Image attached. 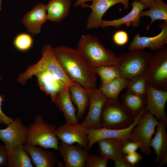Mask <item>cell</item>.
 Segmentation results:
<instances>
[{
	"label": "cell",
	"instance_id": "6da1fadb",
	"mask_svg": "<svg viewBox=\"0 0 167 167\" xmlns=\"http://www.w3.org/2000/svg\"><path fill=\"white\" fill-rule=\"evenodd\" d=\"M53 49L56 58L71 80L86 89L96 88V74L94 68L77 49L63 46Z\"/></svg>",
	"mask_w": 167,
	"mask_h": 167
},
{
	"label": "cell",
	"instance_id": "7a4b0ae2",
	"mask_svg": "<svg viewBox=\"0 0 167 167\" xmlns=\"http://www.w3.org/2000/svg\"><path fill=\"white\" fill-rule=\"evenodd\" d=\"M42 57L36 63L28 66L26 71L19 75L17 81L24 85L27 81L37 72L47 71L56 75L69 88L77 85L68 77L56 58L53 48L46 44L42 49Z\"/></svg>",
	"mask_w": 167,
	"mask_h": 167
},
{
	"label": "cell",
	"instance_id": "3957f363",
	"mask_svg": "<svg viewBox=\"0 0 167 167\" xmlns=\"http://www.w3.org/2000/svg\"><path fill=\"white\" fill-rule=\"evenodd\" d=\"M77 49L95 68L102 66L119 64L118 57L111 50L107 49L99 39L90 34L82 35Z\"/></svg>",
	"mask_w": 167,
	"mask_h": 167
},
{
	"label": "cell",
	"instance_id": "277c9868",
	"mask_svg": "<svg viewBox=\"0 0 167 167\" xmlns=\"http://www.w3.org/2000/svg\"><path fill=\"white\" fill-rule=\"evenodd\" d=\"M153 54L144 50H130L118 57L121 76L129 79L144 75Z\"/></svg>",
	"mask_w": 167,
	"mask_h": 167
},
{
	"label": "cell",
	"instance_id": "5b68a950",
	"mask_svg": "<svg viewBox=\"0 0 167 167\" xmlns=\"http://www.w3.org/2000/svg\"><path fill=\"white\" fill-rule=\"evenodd\" d=\"M55 127L45 121L43 116H36L28 127L26 143L57 150L58 139L54 133Z\"/></svg>",
	"mask_w": 167,
	"mask_h": 167
},
{
	"label": "cell",
	"instance_id": "8992f818",
	"mask_svg": "<svg viewBox=\"0 0 167 167\" xmlns=\"http://www.w3.org/2000/svg\"><path fill=\"white\" fill-rule=\"evenodd\" d=\"M135 118L133 117L118 99H109L103 106L100 122L101 127L122 130L130 126Z\"/></svg>",
	"mask_w": 167,
	"mask_h": 167
},
{
	"label": "cell",
	"instance_id": "52a82bcc",
	"mask_svg": "<svg viewBox=\"0 0 167 167\" xmlns=\"http://www.w3.org/2000/svg\"><path fill=\"white\" fill-rule=\"evenodd\" d=\"M146 85L167 91V47L153 55L144 75Z\"/></svg>",
	"mask_w": 167,
	"mask_h": 167
},
{
	"label": "cell",
	"instance_id": "ba28073f",
	"mask_svg": "<svg viewBox=\"0 0 167 167\" xmlns=\"http://www.w3.org/2000/svg\"><path fill=\"white\" fill-rule=\"evenodd\" d=\"M159 123V121L146 108L139 121L130 133V141L139 144L141 152L145 155L151 154L150 143Z\"/></svg>",
	"mask_w": 167,
	"mask_h": 167
},
{
	"label": "cell",
	"instance_id": "9c48e42d",
	"mask_svg": "<svg viewBox=\"0 0 167 167\" xmlns=\"http://www.w3.org/2000/svg\"><path fill=\"white\" fill-rule=\"evenodd\" d=\"M89 128L79 123L75 125L66 123L55 129L54 133L62 143L69 145L76 143L87 149Z\"/></svg>",
	"mask_w": 167,
	"mask_h": 167
},
{
	"label": "cell",
	"instance_id": "30bf717a",
	"mask_svg": "<svg viewBox=\"0 0 167 167\" xmlns=\"http://www.w3.org/2000/svg\"><path fill=\"white\" fill-rule=\"evenodd\" d=\"M5 129H0V140L6 149L27 142L28 127L24 125L20 118H16Z\"/></svg>",
	"mask_w": 167,
	"mask_h": 167
},
{
	"label": "cell",
	"instance_id": "8fae6325",
	"mask_svg": "<svg viewBox=\"0 0 167 167\" xmlns=\"http://www.w3.org/2000/svg\"><path fill=\"white\" fill-rule=\"evenodd\" d=\"M129 0H94L92 5L84 4L81 7H89L92 12L88 18L86 28L88 29L98 28L101 27L102 17L105 13L111 7L119 3H122L125 9H129Z\"/></svg>",
	"mask_w": 167,
	"mask_h": 167
},
{
	"label": "cell",
	"instance_id": "7c38bea8",
	"mask_svg": "<svg viewBox=\"0 0 167 167\" xmlns=\"http://www.w3.org/2000/svg\"><path fill=\"white\" fill-rule=\"evenodd\" d=\"M109 99L99 88L94 89L90 99L88 111L81 124L88 128H101V112L103 106Z\"/></svg>",
	"mask_w": 167,
	"mask_h": 167
},
{
	"label": "cell",
	"instance_id": "4fadbf2b",
	"mask_svg": "<svg viewBox=\"0 0 167 167\" xmlns=\"http://www.w3.org/2000/svg\"><path fill=\"white\" fill-rule=\"evenodd\" d=\"M146 107L148 112L159 121L167 122L165 106L167 101V91L146 85Z\"/></svg>",
	"mask_w": 167,
	"mask_h": 167
},
{
	"label": "cell",
	"instance_id": "5bb4252c",
	"mask_svg": "<svg viewBox=\"0 0 167 167\" xmlns=\"http://www.w3.org/2000/svg\"><path fill=\"white\" fill-rule=\"evenodd\" d=\"M161 30L156 36L152 37L140 36L139 33L134 38L128 46L129 50H142L148 48L157 51L165 47L167 43V22L159 25Z\"/></svg>",
	"mask_w": 167,
	"mask_h": 167
},
{
	"label": "cell",
	"instance_id": "9a60e30c",
	"mask_svg": "<svg viewBox=\"0 0 167 167\" xmlns=\"http://www.w3.org/2000/svg\"><path fill=\"white\" fill-rule=\"evenodd\" d=\"M145 109L135 117L133 123L130 126L126 129L115 130L103 127L90 128L88 135L89 143L87 149H90L96 142L101 139L105 138H116L123 140L126 142L130 141V133L133 127L139 122Z\"/></svg>",
	"mask_w": 167,
	"mask_h": 167
},
{
	"label": "cell",
	"instance_id": "2e32d148",
	"mask_svg": "<svg viewBox=\"0 0 167 167\" xmlns=\"http://www.w3.org/2000/svg\"><path fill=\"white\" fill-rule=\"evenodd\" d=\"M57 150L66 167H84L89 154L88 149L78 143L74 145L62 142L58 144Z\"/></svg>",
	"mask_w": 167,
	"mask_h": 167
},
{
	"label": "cell",
	"instance_id": "e0dca14e",
	"mask_svg": "<svg viewBox=\"0 0 167 167\" xmlns=\"http://www.w3.org/2000/svg\"><path fill=\"white\" fill-rule=\"evenodd\" d=\"M35 75L37 78L38 84L41 89L50 96L54 103L60 92L68 87L63 81L50 71H41Z\"/></svg>",
	"mask_w": 167,
	"mask_h": 167
},
{
	"label": "cell",
	"instance_id": "ac0fdd59",
	"mask_svg": "<svg viewBox=\"0 0 167 167\" xmlns=\"http://www.w3.org/2000/svg\"><path fill=\"white\" fill-rule=\"evenodd\" d=\"M47 19L46 5L41 3L36 5L24 16L22 22L27 31L35 35L39 34L42 25Z\"/></svg>",
	"mask_w": 167,
	"mask_h": 167
},
{
	"label": "cell",
	"instance_id": "d6986e66",
	"mask_svg": "<svg viewBox=\"0 0 167 167\" xmlns=\"http://www.w3.org/2000/svg\"><path fill=\"white\" fill-rule=\"evenodd\" d=\"M131 5L132 6L131 10L127 15L116 19L103 20L101 27L103 28L112 26L118 28L122 25H126L127 27L132 26L135 28L139 26L140 22V14L146 7L142 2L136 0H134Z\"/></svg>",
	"mask_w": 167,
	"mask_h": 167
},
{
	"label": "cell",
	"instance_id": "ffe728a7",
	"mask_svg": "<svg viewBox=\"0 0 167 167\" xmlns=\"http://www.w3.org/2000/svg\"><path fill=\"white\" fill-rule=\"evenodd\" d=\"M24 146L36 167H54L57 163V157L54 152L38 146L25 143Z\"/></svg>",
	"mask_w": 167,
	"mask_h": 167
},
{
	"label": "cell",
	"instance_id": "44dd1931",
	"mask_svg": "<svg viewBox=\"0 0 167 167\" xmlns=\"http://www.w3.org/2000/svg\"><path fill=\"white\" fill-rule=\"evenodd\" d=\"M54 103L64 114L66 123L72 125L78 123L69 88H66L60 92Z\"/></svg>",
	"mask_w": 167,
	"mask_h": 167
},
{
	"label": "cell",
	"instance_id": "7402d4cb",
	"mask_svg": "<svg viewBox=\"0 0 167 167\" xmlns=\"http://www.w3.org/2000/svg\"><path fill=\"white\" fill-rule=\"evenodd\" d=\"M126 142L116 138H105L98 141L97 142L99 146L100 156L114 161L122 158L123 156L122 146Z\"/></svg>",
	"mask_w": 167,
	"mask_h": 167
},
{
	"label": "cell",
	"instance_id": "603a6c76",
	"mask_svg": "<svg viewBox=\"0 0 167 167\" xmlns=\"http://www.w3.org/2000/svg\"><path fill=\"white\" fill-rule=\"evenodd\" d=\"M167 122L164 121H159L155 136L150 143V147L154 149L156 155L154 163H159L163 157L167 156Z\"/></svg>",
	"mask_w": 167,
	"mask_h": 167
},
{
	"label": "cell",
	"instance_id": "cb8c5ba5",
	"mask_svg": "<svg viewBox=\"0 0 167 167\" xmlns=\"http://www.w3.org/2000/svg\"><path fill=\"white\" fill-rule=\"evenodd\" d=\"M93 89L84 88L79 84L69 88L71 100L78 108L76 114L77 119L82 118L89 105Z\"/></svg>",
	"mask_w": 167,
	"mask_h": 167
},
{
	"label": "cell",
	"instance_id": "d4e9b609",
	"mask_svg": "<svg viewBox=\"0 0 167 167\" xmlns=\"http://www.w3.org/2000/svg\"><path fill=\"white\" fill-rule=\"evenodd\" d=\"M71 4L70 0H50L46 5L48 20L61 22L68 15Z\"/></svg>",
	"mask_w": 167,
	"mask_h": 167
},
{
	"label": "cell",
	"instance_id": "484cf974",
	"mask_svg": "<svg viewBox=\"0 0 167 167\" xmlns=\"http://www.w3.org/2000/svg\"><path fill=\"white\" fill-rule=\"evenodd\" d=\"M8 167H33L31 157L24 145L7 149Z\"/></svg>",
	"mask_w": 167,
	"mask_h": 167
},
{
	"label": "cell",
	"instance_id": "4316f807",
	"mask_svg": "<svg viewBox=\"0 0 167 167\" xmlns=\"http://www.w3.org/2000/svg\"><path fill=\"white\" fill-rule=\"evenodd\" d=\"M121 97L123 105L135 118L146 108V96L138 95L127 91Z\"/></svg>",
	"mask_w": 167,
	"mask_h": 167
},
{
	"label": "cell",
	"instance_id": "83f0119b",
	"mask_svg": "<svg viewBox=\"0 0 167 167\" xmlns=\"http://www.w3.org/2000/svg\"><path fill=\"white\" fill-rule=\"evenodd\" d=\"M129 80L124 77H118L108 83L101 84L99 88L109 99H117L121 92L126 88Z\"/></svg>",
	"mask_w": 167,
	"mask_h": 167
},
{
	"label": "cell",
	"instance_id": "f1b7e54d",
	"mask_svg": "<svg viewBox=\"0 0 167 167\" xmlns=\"http://www.w3.org/2000/svg\"><path fill=\"white\" fill-rule=\"evenodd\" d=\"M149 9L148 11H142L140 15V18L148 16L151 18V22L147 27V31L156 20H163L167 22V4L163 0H157Z\"/></svg>",
	"mask_w": 167,
	"mask_h": 167
},
{
	"label": "cell",
	"instance_id": "f546056e",
	"mask_svg": "<svg viewBox=\"0 0 167 167\" xmlns=\"http://www.w3.org/2000/svg\"><path fill=\"white\" fill-rule=\"evenodd\" d=\"M94 71L100 76L102 84L108 83L116 78L121 77L118 66H101L95 68Z\"/></svg>",
	"mask_w": 167,
	"mask_h": 167
},
{
	"label": "cell",
	"instance_id": "4dcf8cb0",
	"mask_svg": "<svg viewBox=\"0 0 167 167\" xmlns=\"http://www.w3.org/2000/svg\"><path fill=\"white\" fill-rule=\"evenodd\" d=\"M146 83L144 75L129 79L126 88L127 91L142 96H146Z\"/></svg>",
	"mask_w": 167,
	"mask_h": 167
},
{
	"label": "cell",
	"instance_id": "1f68e13d",
	"mask_svg": "<svg viewBox=\"0 0 167 167\" xmlns=\"http://www.w3.org/2000/svg\"><path fill=\"white\" fill-rule=\"evenodd\" d=\"M32 37L27 33H22L18 34L13 41L15 48L21 51H25L30 49L33 44Z\"/></svg>",
	"mask_w": 167,
	"mask_h": 167
},
{
	"label": "cell",
	"instance_id": "d6a6232c",
	"mask_svg": "<svg viewBox=\"0 0 167 167\" xmlns=\"http://www.w3.org/2000/svg\"><path fill=\"white\" fill-rule=\"evenodd\" d=\"M108 160L100 156L89 154L85 165L88 167H106Z\"/></svg>",
	"mask_w": 167,
	"mask_h": 167
},
{
	"label": "cell",
	"instance_id": "836d02e7",
	"mask_svg": "<svg viewBox=\"0 0 167 167\" xmlns=\"http://www.w3.org/2000/svg\"><path fill=\"white\" fill-rule=\"evenodd\" d=\"M114 43L118 46H122L128 42L129 37L127 33L123 30H118L115 32L113 36Z\"/></svg>",
	"mask_w": 167,
	"mask_h": 167
},
{
	"label": "cell",
	"instance_id": "e575fe53",
	"mask_svg": "<svg viewBox=\"0 0 167 167\" xmlns=\"http://www.w3.org/2000/svg\"><path fill=\"white\" fill-rule=\"evenodd\" d=\"M130 141L122 144L121 150L122 154L126 155L131 152L136 151L140 148V146L139 144L132 141Z\"/></svg>",
	"mask_w": 167,
	"mask_h": 167
},
{
	"label": "cell",
	"instance_id": "d590c367",
	"mask_svg": "<svg viewBox=\"0 0 167 167\" xmlns=\"http://www.w3.org/2000/svg\"><path fill=\"white\" fill-rule=\"evenodd\" d=\"M123 156L133 167L135 166L143 159L142 156L136 151L128 153Z\"/></svg>",
	"mask_w": 167,
	"mask_h": 167
},
{
	"label": "cell",
	"instance_id": "8d00e7d4",
	"mask_svg": "<svg viewBox=\"0 0 167 167\" xmlns=\"http://www.w3.org/2000/svg\"><path fill=\"white\" fill-rule=\"evenodd\" d=\"M2 79V77L0 75V81ZM3 101V98L0 95V123L5 125H8L14 120V119L10 118L5 114L2 110V104Z\"/></svg>",
	"mask_w": 167,
	"mask_h": 167
},
{
	"label": "cell",
	"instance_id": "74e56055",
	"mask_svg": "<svg viewBox=\"0 0 167 167\" xmlns=\"http://www.w3.org/2000/svg\"><path fill=\"white\" fill-rule=\"evenodd\" d=\"M7 165V149L4 145L0 144V167Z\"/></svg>",
	"mask_w": 167,
	"mask_h": 167
},
{
	"label": "cell",
	"instance_id": "f35d334b",
	"mask_svg": "<svg viewBox=\"0 0 167 167\" xmlns=\"http://www.w3.org/2000/svg\"><path fill=\"white\" fill-rule=\"evenodd\" d=\"M114 166L115 167H133L124 157L114 161Z\"/></svg>",
	"mask_w": 167,
	"mask_h": 167
},
{
	"label": "cell",
	"instance_id": "ab89813d",
	"mask_svg": "<svg viewBox=\"0 0 167 167\" xmlns=\"http://www.w3.org/2000/svg\"><path fill=\"white\" fill-rule=\"evenodd\" d=\"M142 2L146 8H150L153 3L157 0H136Z\"/></svg>",
	"mask_w": 167,
	"mask_h": 167
},
{
	"label": "cell",
	"instance_id": "60d3db41",
	"mask_svg": "<svg viewBox=\"0 0 167 167\" xmlns=\"http://www.w3.org/2000/svg\"><path fill=\"white\" fill-rule=\"evenodd\" d=\"M94 0H77L76 2L75 3L74 6L75 7H78L79 6H81L84 4L85 2L89 1H92Z\"/></svg>",
	"mask_w": 167,
	"mask_h": 167
},
{
	"label": "cell",
	"instance_id": "b9f144b4",
	"mask_svg": "<svg viewBox=\"0 0 167 167\" xmlns=\"http://www.w3.org/2000/svg\"><path fill=\"white\" fill-rule=\"evenodd\" d=\"M159 163V164L158 166V167H161L166 164L167 163V156L163 157Z\"/></svg>",
	"mask_w": 167,
	"mask_h": 167
},
{
	"label": "cell",
	"instance_id": "7bdbcfd3",
	"mask_svg": "<svg viewBox=\"0 0 167 167\" xmlns=\"http://www.w3.org/2000/svg\"><path fill=\"white\" fill-rule=\"evenodd\" d=\"M2 0H0V11L2 10Z\"/></svg>",
	"mask_w": 167,
	"mask_h": 167
}]
</instances>
